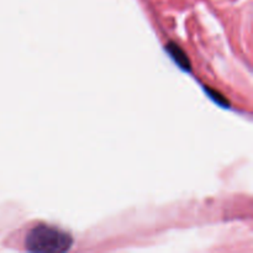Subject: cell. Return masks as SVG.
Returning <instances> with one entry per match:
<instances>
[{
    "label": "cell",
    "mask_w": 253,
    "mask_h": 253,
    "mask_svg": "<svg viewBox=\"0 0 253 253\" xmlns=\"http://www.w3.org/2000/svg\"><path fill=\"white\" fill-rule=\"evenodd\" d=\"M167 51L169 52V54L172 56V58L177 62L178 66L182 67L183 69H187V71H189L190 69L189 59H188L187 54L184 53V51H183V49H180V47L178 46L177 43L169 42L167 46Z\"/></svg>",
    "instance_id": "cell-2"
},
{
    "label": "cell",
    "mask_w": 253,
    "mask_h": 253,
    "mask_svg": "<svg viewBox=\"0 0 253 253\" xmlns=\"http://www.w3.org/2000/svg\"><path fill=\"white\" fill-rule=\"evenodd\" d=\"M25 245L29 251L44 253L67 252L73 245V239L66 231L48 226L39 225L27 234Z\"/></svg>",
    "instance_id": "cell-1"
}]
</instances>
